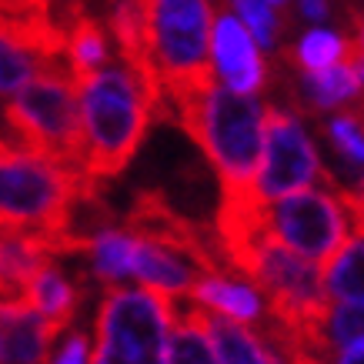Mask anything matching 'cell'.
Segmentation results:
<instances>
[{
    "instance_id": "obj_29",
    "label": "cell",
    "mask_w": 364,
    "mask_h": 364,
    "mask_svg": "<svg viewBox=\"0 0 364 364\" xmlns=\"http://www.w3.org/2000/svg\"><path fill=\"white\" fill-rule=\"evenodd\" d=\"M267 4H271V7H281V4H287V0H267Z\"/></svg>"
},
{
    "instance_id": "obj_23",
    "label": "cell",
    "mask_w": 364,
    "mask_h": 364,
    "mask_svg": "<svg viewBox=\"0 0 364 364\" xmlns=\"http://www.w3.org/2000/svg\"><path fill=\"white\" fill-rule=\"evenodd\" d=\"M0 14H7V17H54L64 27L67 17L74 14V0H0Z\"/></svg>"
},
{
    "instance_id": "obj_14",
    "label": "cell",
    "mask_w": 364,
    "mask_h": 364,
    "mask_svg": "<svg viewBox=\"0 0 364 364\" xmlns=\"http://www.w3.org/2000/svg\"><path fill=\"white\" fill-rule=\"evenodd\" d=\"M23 301H27L54 331H67V324L77 314V284L60 271L57 257H50V261H44V264L37 267V274L27 281Z\"/></svg>"
},
{
    "instance_id": "obj_12",
    "label": "cell",
    "mask_w": 364,
    "mask_h": 364,
    "mask_svg": "<svg viewBox=\"0 0 364 364\" xmlns=\"http://www.w3.org/2000/svg\"><path fill=\"white\" fill-rule=\"evenodd\" d=\"M177 308L200 324V331L208 334L210 351H214V361L218 364H281L274 358V351L261 341V334L251 331L241 321H231V318L214 314V311H204L198 301H191V304L177 301Z\"/></svg>"
},
{
    "instance_id": "obj_17",
    "label": "cell",
    "mask_w": 364,
    "mask_h": 364,
    "mask_svg": "<svg viewBox=\"0 0 364 364\" xmlns=\"http://www.w3.org/2000/svg\"><path fill=\"white\" fill-rule=\"evenodd\" d=\"M87 254H90V264H94V274L104 284H121L124 277H131V267H134V234L111 231V228L90 234Z\"/></svg>"
},
{
    "instance_id": "obj_15",
    "label": "cell",
    "mask_w": 364,
    "mask_h": 364,
    "mask_svg": "<svg viewBox=\"0 0 364 364\" xmlns=\"http://www.w3.org/2000/svg\"><path fill=\"white\" fill-rule=\"evenodd\" d=\"M64 57L74 84L90 77L100 67H107V33H104V27L87 14H77L74 21L67 23Z\"/></svg>"
},
{
    "instance_id": "obj_2",
    "label": "cell",
    "mask_w": 364,
    "mask_h": 364,
    "mask_svg": "<svg viewBox=\"0 0 364 364\" xmlns=\"http://www.w3.org/2000/svg\"><path fill=\"white\" fill-rule=\"evenodd\" d=\"M80 100V174L90 184L111 181L131 164L154 117L151 94L131 67H100L77 84Z\"/></svg>"
},
{
    "instance_id": "obj_18",
    "label": "cell",
    "mask_w": 364,
    "mask_h": 364,
    "mask_svg": "<svg viewBox=\"0 0 364 364\" xmlns=\"http://www.w3.org/2000/svg\"><path fill=\"white\" fill-rule=\"evenodd\" d=\"M361 87L364 84L358 80V74L351 70L348 60H338V64L324 67V70H314V74L304 77V90H308L311 104L321 107V111H328V107H341V104L354 100L358 94H361Z\"/></svg>"
},
{
    "instance_id": "obj_20",
    "label": "cell",
    "mask_w": 364,
    "mask_h": 364,
    "mask_svg": "<svg viewBox=\"0 0 364 364\" xmlns=\"http://www.w3.org/2000/svg\"><path fill=\"white\" fill-rule=\"evenodd\" d=\"M348 54V41H341L338 33L331 31H308L301 37L298 50H294V60L301 64L304 74H314V70H324V67L338 64Z\"/></svg>"
},
{
    "instance_id": "obj_6",
    "label": "cell",
    "mask_w": 364,
    "mask_h": 364,
    "mask_svg": "<svg viewBox=\"0 0 364 364\" xmlns=\"http://www.w3.org/2000/svg\"><path fill=\"white\" fill-rule=\"evenodd\" d=\"M171 324V298L111 284L97 311V348L90 364H164Z\"/></svg>"
},
{
    "instance_id": "obj_19",
    "label": "cell",
    "mask_w": 364,
    "mask_h": 364,
    "mask_svg": "<svg viewBox=\"0 0 364 364\" xmlns=\"http://www.w3.org/2000/svg\"><path fill=\"white\" fill-rule=\"evenodd\" d=\"M164 364H218L208 334L200 331L198 321L188 318L184 311L177 308V301H174V324H171L164 348Z\"/></svg>"
},
{
    "instance_id": "obj_1",
    "label": "cell",
    "mask_w": 364,
    "mask_h": 364,
    "mask_svg": "<svg viewBox=\"0 0 364 364\" xmlns=\"http://www.w3.org/2000/svg\"><path fill=\"white\" fill-rule=\"evenodd\" d=\"M154 114L177 121L200 144L224 194H251L264 144V107L254 94L228 90L210 77L164 94Z\"/></svg>"
},
{
    "instance_id": "obj_4",
    "label": "cell",
    "mask_w": 364,
    "mask_h": 364,
    "mask_svg": "<svg viewBox=\"0 0 364 364\" xmlns=\"http://www.w3.org/2000/svg\"><path fill=\"white\" fill-rule=\"evenodd\" d=\"M144 67L137 77L157 100L177 87L210 80V0H137Z\"/></svg>"
},
{
    "instance_id": "obj_13",
    "label": "cell",
    "mask_w": 364,
    "mask_h": 364,
    "mask_svg": "<svg viewBox=\"0 0 364 364\" xmlns=\"http://www.w3.org/2000/svg\"><path fill=\"white\" fill-rule=\"evenodd\" d=\"M191 298L198 301L204 311H214L221 318L231 321H257L261 318V294L257 287L241 281L234 271H214V274H200L191 287Z\"/></svg>"
},
{
    "instance_id": "obj_25",
    "label": "cell",
    "mask_w": 364,
    "mask_h": 364,
    "mask_svg": "<svg viewBox=\"0 0 364 364\" xmlns=\"http://www.w3.org/2000/svg\"><path fill=\"white\" fill-rule=\"evenodd\" d=\"M44 364H90V338L84 331H70L54 358H47Z\"/></svg>"
},
{
    "instance_id": "obj_16",
    "label": "cell",
    "mask_w": 364,
    "mask_h": 364,
    "mask_svg": "<svg viewBox=\"0 0 364 364\" xmlns=\"http://www.w3.org/2000/svg\"><path fill=\"white\" fill-rule=\"evenodd\" d=\"M321 284L328 291V298L364 304V237H348L321 264Z\"/></svg>"
},
{
    "instance_id": "obj_24",
    "label": "cell",
    "mask_w": 364,
    "mask_h": 364,
    "mask_svg": "<svg viewBox=\"0 0 364 364\" xmlns=\"http://www.w3.org/2000/svg\"><path fill=\"white\" fill-rule=\"evenodd\" d=\"M331 137H334V144L341 147V154H348L351 161H361L364 157V131L354 117H338V121H331Z\"/></svg>"
},
{
    "instance_id": "obj_3",
    "label": "cell",
    "mask_w": 364,
    "mask_h": 364,
    "mask_svg": "<svg viewBox=\"0 0 364 364\" xmlns=\"http://www.w3.org/2000/svg\"><path fill=\"white\" fill-rule=\"evenodd\" d=\"M97 194L87 177L31 154L23 147H0V228L31 234H74L77 204Z\"/></svg>"
},
{
    "instance_id": "obj_5",
    "label": "cell",
    "mask_w": 364,
    "mask_h": 364,
    "mask_svg": "<svg viewBox=\"0 0 364 364\" xmlns=\"http://www.w3.org/2000/svg\"><path fill=\"white\" fill-rule=\"evenodd\" d=\"M4 117L23 151L80 171V100L64 64H50L33 74L4 107Z\"/></svg>"
},
{
    "instance_id": "obj_8",
    "label": "cell",
    "mask_w": 364,
    "mask_h": 364,
    "mask_svg": "<svg viewBox=\"0 0 364 364\" xmlns=\"http://www.w3.org/2000/svg\"><path fill=\"white\" fill-rule=\"evenodd\" d=\"M321 174L318 151L308 131L291 114L267 107L264 111V144H261V164L254 174L251 194L261 204L277 200L284 194L311 188Z\"/></svg>"
},
{
    "instance_id": "obj_22",
    "label": "cell",
    "mask_w": 364,
    "mask_h": 364,
    "mask_svg": "<svg viewBox=\"0 0 364 364\" xmlns=\"http://www.w3.org/2000/svg\"><path fill=\"white\" fill-rule=\"evenodd\" d=\"M234 7H237V21L251 31L254 44L257 47H271L274 44V33H277V23H274V11H271V4L267 0H231Z\"/></svg>"
},
{
    "instance_id": "obj_27",
    "label": "cell",
    "mask_w": 364,
    "mask_h": 364,
    "mask_svg": "<svg viewBox=\"0 0 364 364\" xmlns=\"http://www.w3.org/2000/svg\"><path fill=\"white\" fill-rule=\"evenodd\" d=\"M301 11H304V17H311V21H321V17L328 14V4H324V0H301Z\"/></svg>"
},
{
    "instance_id": "obj_9",
    "label": "cell",
    "mask_w": 364,
    "mask_h": 364,
    "mask_svg": "<svg viewBox=\"0 0 364 364\" xmlns=\"http://www.w3.org/2000/svg\"><path fill=\"white\" fill-rule=\"evenodd\" d=\"M210 70L218 84L237 94H257L264 84V60L251 31L234 14H218L210 21Z\"/></svg>"
},
{
    "instance_id": "obj_7",
    "label": "cell",
    "mask_w": 364,
    "mask_h": 364,
    "mask_svg": "<svg viewBox=\"0 0 364 364\" xmlns=\"http://www.w3.org/2000/svg\"><path fill=\"white\" fill-rule=\"evenodd\" d=\"M261 228L271 241L284 244L287 251L324 264L348 241V214L338 191H294L277 200L261 204Z\"/></svg>"
},
{
    "instance_id": "obj_26",
    "label": "cell",
    "mask_w": 364,
    "mask_h": 364,
    "mask_svg": "<svg viewBox=\"0 0 364 364\" xmlns=\"http://www.w3.org/2000/svg\"><path fill=\"white\" fill-rule=\"evenodd\" d=\"M334 364H364V338L361 341H354V344H348V348H341Z\"/></svg>"
},
{
    "instance_id": "obj_28",
    "label": "cell",
    "mask_w": 364,
    "mask_h": 364,
    "mask_svg": "<svg viewBox=\"0 0 364 364\" xmlns=\"http://www.w3.org/2000/svg\"><path fill=\"white\" fill-rule=\"evenodd\" d=\"M354 47L364 54V17H358V41H354Z\"/></svg>"
},
{
    "instance_id": "obj_11",
    "label": "cell",
    "mask_w": 364,
    "mask_h": 364,
    "mask_svg": "<svg viewBox=\"0 0 364 364\" xmlns=\"http://www.w3.org/2000/svg\"><path fill=\"white\" fill-rule=\"evenodd\" d=\"M57 334L31 304L0 301V364H44Z\"/></svg>"
},
{
    "instance_id": "obj_10",
    "label": "cell",
    "mask_w": 364,
    "mask_h": 364,
    "mask_svg": "<svg viewBox=\"0 0 364 364\" xmlns=\"http://www.w3.org/2000/svg\"><path fill=\"white\" fill-rule=\"evenodd\" d=\"M131 274L144 291H154L161 298H181L191 294V287L200 274H208L204 264L191 254L177 251L171 244H157L147 237H134V267Z\"/></svg>"
},
{
    "instance_id": "obj_30",
    "label": "cell",
    "mask_w": 364,
    "mask_h": 364,
    "mask_svg": "<svg viewBox=\"0 0 364 364\" xmlns=\"http://www.w3.org/2000/svg\"><path fill=\"white\" fill-rule=\"evenodd\" d=\"M0 147H7V141H4V137H0Z\"/></svg>"
},
{
    "instance_id": "obj_31",
    "label": "cell",
    "mask_w": 364,
    "mask_h": 364,
    "mask_svg": "<svg viewBox=\"0 0 364 364\" xmlns=\"http://www.w3.org/2000/svg\"><path fill=\"white\" fill-rule=\"evenodd\" d=\"M361 164H364V157H361Z\"/></svg>"
},
{
    "instance_id": "obj_21",
    "label": "cell",
    "mask_w": 364,
    "mask_h": 364,
    "mask_svg": "<svg viewBox=\"0 0 364 364\" xmlns=\"http://www.w3.org/2000/svg\"><path fill=\"white\" fill-rule=\"evenodd\" d=\"M364 338V304L361 301H341L331 304L328 318H324V341L328 348H348V344Z\"/></svg>"
}]
</instances>
